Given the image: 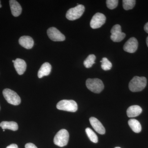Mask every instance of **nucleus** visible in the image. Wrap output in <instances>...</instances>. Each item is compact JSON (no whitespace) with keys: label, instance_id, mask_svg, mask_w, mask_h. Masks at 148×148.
Returning <instances> with one entry per match:
<instances>
[{"label":"nucleus","instance_id":"nucleus-1","mask_svg":"<svg viewBox=\"0 0 148 148\" xmlns=\"http://www.w3.org/2000/svg\"><path fill=\"white\" fill-rule=\"evenodd\" d=\"M147 84V79L145 77L135 76L129 83V89L133 92L141 91L145 88Z\"/></svg>","mask_w":148,"mask_h":148},{"label":"nucleus","instance_id":"nucleus-2","mask_svg":"<svg viewBox=\"0 0 148 148\" xmlns=\"http://www.w3.org/2000/svg\"><path fill=\"white\" fill-rule=\"evenodd\" d=\"M69 134L66 129H61L56 135L53 139V143L56 145L64 147L67 145L69 142Z\"/></svg>","mask_w":148,"mask_h":148},{"label":"nucleus","instance_id":"nucleus-3","mask_svg":"<svg viewBox=\"0 0 148 148\" xmlns=\"http://www.w3.org/2000/svg\"><path fill=\"white\" fill-rule=\"evenodd\" d=\"M87 88L94 93H100L104 88L103 82L98 78L88 79L86 81Z\"/></svg>","mask_w":148,"mask_h":148},{"label":"nucleus","instance_id":"nucleus-4","mask_svg":"<svg viewBox=\"0 0 148 148\" xmlns=\"http://www.w3.org/2000/svg\"><path fill=\"white\" fill-rule=\"evenodd\" d=\"M56 108L61 110L74 112L77 110L78 106L76 102L73 100H64L57 103Z\"/></svg>","mask_w":148,"mask_h":148},{"label":"nucleus","instance_id":"nucleus-5","mask_svg":"<svg viewBox=\"0 0 148 148\" xmlns=\"http://www.w3.org/2000/svg\"><path fill=\"white\" fill-rule=\"evenodd\" d=\"M3 94L6 101L11 105L18 106L21 103L20 97L13 90L6 88L3 90Z\"/></svg>","mask_w":148,"mask_h":148},{"label":"nucleus","instance_id":"nucleus-6","mask_svg":"<svg viewBox=\"0 0 148 148\" xmlns=\"http://www.w3.org/2000/svg\"><path fill=\"white\" fill-rule=\"evenodd\" d=\"M84 10V6L82 5H78L68 10L66 14V18L71 21L76 20L82 16Z\"/></svg>","mask_w":148,"mask_h":148},{"label":"nucleus","instance_id":"nucleus-7","mask_svg":"<svg viewBox=\"0 0 148 148\" xmlns=\"http://www.w3.org/2000/svg\"><path fill=\"white\" fill-rule=\"evenodd\" d=\"M111 39L114 42H120L125 37V34L122 32L121 27L119 24L113 26L111 29Z\"/></svg>","mask_w":148,"mask_h":148},{"label":"nucleus","instance_id":"nucleus-8","mask_svg":"<svg viewBox=\"0 0 148 148\" xmlns=\"http://www.w3.org/2000/svg\"><path fill=\"white\" fill-rule=\"evenodd\" d=\"M106 16L103 14L96 13L92 16L90 22V26L93 29H98L106 23Z\"/></svg>","mask_w":148,"mask_h":148},{"label":"nucleus","instance_id":"nucleus-9","mask_svg":"<svg viewBox=\"0 0 148 148\" xmlns=\"http://www.w3.org/2000/svg\"><path fill=\"white\" fill-rule=\"evenodd\" d=\"M47 34L49 38L53 41H63L66 39L65 36L55 27L48 29Z\"/></svg>","mask_w":148,"mask_h":148},{"label":"nucleus","instance_id":"nucleus-10","mask_svg":"<svg viewBox=\"0 0 148 148\" xmlns=\"http://www.w3.org/2000/svg\"><path fill=\"white\" fill-rule=\"evenodd\" d=\"M138 42L136 38L132 37L130 38L125 44L123 49L125 51L128 53H133L138 49Z\"/></svg>","mask_w":148,"mask_h":148},{"label":"nucleus","instance_id":"nucleus-11","mask_svg":"<svg viewBox=\"0 0 148 148\" xmlns=\"http://www.w3.org/2000/svg\"><path fill=\"white\" fill-rule=\"evenodd\" d=\"M89 121L92 127L99 134L104 135L106 133V129L101 122L94 117H91Z\"/></svg>","mask_w":148,"mask_h":148},{"label":"nucleus","instance_id":"nucleus-12","mask_svg":"<svg viewBox=\"0 0 148 148\" xmlns=\"http://www.w3.org/2000/svg\"><path fill=\"white\" fill-rule=\"evenodd\" d=\"M14 68L19 75H22L24 73L27 69V64L23 59L16 58L14 63Z\"/></svg>","mask_w":148,"mask_h":148},{"label":"nucleus","instance_id":"nucleus-13","mask_svg":"<svg viewBox=\"0 0 148 148\" xmlns=\"http://www.w3.org/2000/svg\"><path fill=\"white\" fill-rule=\"evenodd\" d=\"M18 42L21 46L27 49H31L34 45V40L29 36H23L20 37Z\"/></svg>","mask_w":148,"mask_h":148},{"label":"nucleus","instance_id":"nucleus-14","mask_svg":"<svg viewBox=\"0 0 148 148\" xmlns=\"http://www.w3.org/2000/svg\"><path fill=\"white\" fill-rule=\"evenodd\" d=\"M9 3L12 14L13 16L15 17L19 16L22 12V8L19 3L15 0H10Z\"/></svg>","mask_w":148,"mask_h":148},{"label":"nucleus","instance_id":"nucleus-15","mask_svg":"<svg viewBox=\"0 0 148 148\" xmlns=\"http://www.w3.org/2000/svg\"><path fill=\"white\" fill-rule=\"evenodd\" d=\"M51 70V66L49 63L47 62L44 63L38 72V77L39 78H41L44 76L48 75L50 74Z\"/></svg>","mask_w":148,"mask_h":148},{"label":"nucleus","instance_id":"nucleus-16","mask_svg":"<svg viewBox=\"0 0 148 148\" xmlns=\"http://www.w3.org/2000/svg\"><path fill=\"white\" fill-rule=\"evenodd\" d=\"M143 110L140 106L135 105L130 106L127 110V114L128 117H135L140 115Z\"/></svg>","mask_w":148,"mask_h":148},{"label":"nucleus","instance_id":"nucleus-17","mask_svg":"<svg viewBox=\"0 0 148 148\" xmlns=\"http://www.w3.org/2000/svg\"><path fill=\"white\" fill-rule=\"evenodd\" d=\"M0 126L3 129H9L13 131H16L18 129V125L14 121H2L0 123Z\"/></svg>","mask_w":148,"mask_h":148},{"label":"nucleus","instance_id":"nucleus-18","mask_svg":"<svg viewBox=\"0 0 148 148\" xmlns=\"http://www.w3.org/2000/svg\"><path fill=\"white\" fill-rule=\"evenodd\" d=\"M128 123L131 129L135 133L141 132L142 126L138 121L135 119H130L128 121Z\"/></svg>","mask_w":148,"mask_h":148},{"label":"nucleus","instance_id":"nucleus-19","mask_svg":"<svg viewBox=\"0 0 148 148\" xmlns=\"http://www.w3.org/2000/svg\"><path fill=\"white\" fill-rule=\"evenodd\" d=\"M96 57L94 54H90L84 62V65L86 68H90L95 63Z\"/></svg>","mask_w":148,"mask_h":148},{"label":"nucleus","instance_id":"nucleus-20","mask_svg":"<svg viewBox=\"0 0 148 148\" xmlns=\"http://www.w3.org/2000/svg\"><path fill=\"white\" fill-rule=\"evenodd\" d=\"M86 132L88 137L91 142L95 143H98V137L92 130L89 127H87L86 129Z\"/></svg>","mask_w":148,"mask_h":148},{"label":"nucleus","instance_id":"nucleus-21","mask_svg":"<svg viewBox=\"0 0 148 148\" xmlns=\"http://www.w3.org/2000/svg\"><path fill=\"white\" fill-rule=\"evenodd\" d=\"M136 1L135 0H123V6L125 10L132 9L135 6Z\"/></svg>","mask_w":148,"mask_h":148},{"label":"nucleus","instance_id":"nucleus-22","mask_svg":"<svg viewBox=\"0 0 148 148\" xmlns=\"http://www.w3.org/2000/svg\"><path fill=\"white\" fill-rule=\"evenodd\" d=\"M101 62L102 63L101 68L104 71H107L110 70L112 66V63L106 57L103 58Z\"/></svg>","mask_w":148,"mask_h":148},{"label":"nucleus","instance_id":"nucleus-23","mask_svg":"<svg viewBox=\"0 0 148 148\" xmlns=\"http://www.w3.org/2000/svg\"><path fill=\"white\" fill-rule=\"evenodd\" d=\"M119 1L117 0H107L106 4L108 8L112 10L115 8L118 5Z\"/></svg>","mask_w":148,"mask_h":148},{"label":"nucleus","instance_id":"nucleus-24","mask_svg":"<svg viewBox=\"0 0 148 148\" xmlns=\"http://www.w3.org/2000/svg\"><path fill=\"white\" fill-rule=\"evenodd\" d=\"M25 148H38L35 145L31 143H27L25 145Z\"/></svg>","mask_w":148,"mask_h":148},{"label":"nucleus","instance_id":"nucleus-25","mask_svg":"<svg viewBox=\"0 0 148 148\" xmlns=\"http://www.w3.org/2000/svg\"><path fill=\"white\" fill-rule=\"evenodd\" d=\"M6 148H18V146L16 144H11L10 145L8 146Z\"/></svg>","mask_w":148,"mask_h":148},{"label":"nucleus","instance_id":"nucleus-26","mask_svg":"<svg viewBox=\"0 0 148 148\" xmlns=\"http://www.w3.org/2000/svg\"><path fill=\"white\" fill-rule=\"evenodd\" d=\"M144 30L148 34V22L146 23L144 27Z\"/></svg>","mask_w":148,"mask_h":148},{"label":"nucleus","instance_id":"nucleus-27","mask_svg":"<svg viewBox=\"0 0 148 148\" xmlns=\"http://www.w3.org/2000/svg\"><path fill=\"white\" fill-rule=\"evenodd\" d=\"M146 42H147V45L148 47V36L147 38V40H146Z\"/></svg>","mask_w":148,"mask_h":148},{"label":"nucleus","instance_id":"nucleus-28","mask_svg":"<svg viewBox=\"0 0 148 148\" xmlns=\"http://www.w3.org/2000/svg\"><path fill=\"white\" fill-rule=\"evenodd\" d=\"M2 7L1 5V1H0V8Z\"/></svg>","mask_w":148,"mask_h":148},{"label":"nucleus","instance_id":"nucleus-29","mask_svg":"<svg viewBox=\"0 0 148 148\" xmlns=\"http://www.w3.org/2000/svg\"><path fill=\"white\" fill-rule=\"evenodd\" d=\"M114 148H121L119 147H115Z\"/></svg>","mask_w":148,"mask_h":148},{"label":"nucleus","instance_id":"nucleus-30","mask_svg":"<svg viewBox=\"0 0 148 148\" xmlns=\"http://www.w3.org/2000/svg\"><path fill=\"white\" fill-rule=\"evenodd\" d=\"M14 60H13V61H12V62H13V63H14Z\"/></svg>","mask_w":148,"mask_h":148},{"label":"nucleus","instance_id":"nucleus-31","mask_svg":"<svg viewBox=\"0 0 148 148\" xmlns=\"http://www.w3.org/2000/svg\"><path fill=\"white\" fill-rule=\"evenodd\" d=\"M3 132H4V131H5V130H3Z\"/></svg>","mask_w":148,"mask_h":148}]
</instances>
